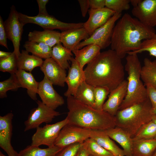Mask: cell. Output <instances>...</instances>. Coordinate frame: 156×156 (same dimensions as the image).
Returning a JSON list of instances; mask_svg holds the SVG:
<instances>
[{"label":"cell","instance_id":"1","mask_svg":"<svg viewBox=\"0 0 156 156\" xmlns=\"http://www.w3.org/2000/svg\"><path fill=\"white\" fill-rule=\"evenodd\" d=\"M121 59L111 49L101 52L84 70L85 81L94 87H106L110 92L125 80Z\"/></svg>","mask_w":156,"mask_h":156},{"label":"cell","instance_id":"2","mask_svg":"<svg viewBox=\"0 0 156 156\" xmlns=\"http://www.w3.org/2000/svg\"><path fill=\"white\" fill-rule=\"evenodd\" d=\"M154 28L147 26L129 14H125L115 25L110 44L111 49L121 59L138 50L142 42L155 34Z\"/></svg>","mask_w":156,"mask_h":156},{"label":"cell","instance_id":"3","mask_svg":"<svg viewBox=\"0 0 156 156\" xmlns=\"http://www.w3.org/2000/svg\"><path fill=\"white\" fill-rule=\"evenodd\" d=\"M68 123L90 130H105L116 127L115 116L98 110L77 100L67 97Z\"/></svg>","mask_w":156,"mask_h":156},{"label":"cell","instance_id":"4","mask_svg":"<svg viewBox=\"0 0 156 156\" xmlns=\"http://www.w3.org/2000/svg\"><path fill=\"white\" fill-rule=\"evenodd\" d=\"M126 60L125 69L128 75L127 91L119 110L142 103L148 99L146 86L141 78L142 66L138 54H128Z\"/></svg>","mask_w":156,"mask_h":156},{"label":"cell","instance_id":"5","mask_svg":"<svg viewBox=\"0 0 156 156\" xmlns=\"http://www.w3.org/2000/svg\"><path fill=\"white\" fill-rule=\"evenodd\" d=\"M152 107L148 99L142 103L118 110L115 116L116 126L132 138L144 125L152 120Z\"/></svg>","mask_w":156,"mask_h":156},{"label":"cell","instance_id":"6","mask_svg":"<svg viewBox=\"0 0 156 156\" xmlns=\"http://www.w3.org/2000/svg\"><path fill=\"white\" fill-rule=\"evenodd\" d=\"M121 15L122 13H115L105 23L95 30L88 38L80 42L75 50L80 49L92 44L97 45L101 49H105L110 45L114 28Z\"/></svg>","mask_w":156,"mask_h":156},{"label":"cell","instance_id":"7","mask_svg":"<svg viewBox=\"0 0 156 156\" xmlns=\"http://www.w3.org/2000/svg\"><path fill=\"white\" fill-rule=\"evenodd\" d=\"M18 14L19 21L24 26L26 24L31 23L39 25L44 29L53 30L57 29L62 31L83 27L84 23H66L61 21L49 15L38 14L33 16L18 12Z\"/></svg>","mask_w":156,"mask_h":156},{"label":"cell","instance_id":"8","mask_svg":"<svg viewBox=\"0 0 156 156\" xmlns=\"http://www.w3.org/2000/svg\"><path fill=\"white\" fill-rule=\"evenodd\" d=\"M68 123L66 117L64 120L54 124L38 127L32 136L31 145L38 146L43 145L48 147L54 146L61 130Z\"/></svg>","mask_w":156,"mask_h":156},{"label":"cell","instance_id":"9","mask_svg":"<svg viewBox=\"0 0 156 156\" xmlns=\"http://www.w3.org/2000/svg\"><path fill=\"white\" fill-rule=\"evenodd\" d=\"M91 130L68 123L61 130L55 145L63 148L76 143L82 144L90 138Z\"/></svg>","mask_w":156,"mask_h":156},{"label":"cell","instance_id":"10","mask_svg":"<svg viewBox=\"0 0 156 156\" xmlns=\"http://www.w3.org/2000/svg\"><path fill=\"white\" fill-rule=\"evenodd\" d=\"M38 106L30 111L27 119L24 122V131L36 129L42 123L51 122L55 117L61 114L44 104L42 101H37Z\"/></svg>","mask_w":156,"mask_h":156},{"label":"cell","instance_id":"11","mask_svg":"<svg viewBox=\"0 0 156 156\" xmlns=\"http://www.w3.org/2000/svg\"><path fill=\"white\" fill-rule=\"evenodd\" d=\"M18 13L12 5L8 18L4 22L8 39L12 42L14 51L18 58L21 53L20 47L24 26L19 21Z\"/></svg>","mask_w":156,"mask_h":156},{"label":"cell","instance_id":"12","mask_svg":"<svg viewBox=\"0 0 156 156\" xmlns=\"http://www.w3.org/2000/svg\"><path fill=\"white\" fill-rule=\"evenodd\" d=\"M131 13L145 25L152 28L156 26V0H141L133 8Z\"/></svg>","mask_w":156,"mask_h":156},{"label":"cell","instance_id":"13","mask_svg":"<svg viewBox=\"0 0 156 156\" xmlns=\"http://www.w3.org/2000/svg\"><path fill=\"white\" fill-rule=\"evenodd\" d=\"M53 84L44 76L43 79L39 82L37 94L42 102L49 107L55 110L63 105L64 101L53 88Z\"/></svg>","mask_w":156,"mask_h":156},{"label":"cell","instance_id":"14","mask_svg":"<svg viewBox=\"0 0 156 156\" xmlns=\"http://www.w3.org/2000/svg\"><path fill=\"white\" fill-rule=\"evenodd\" d=\"M13 116L10 112L0 116V146L8 156H19L18 153L14 149L11 144Z\"/></svg>","mask_w":156,"mask_h":156},{"label":"cell","instance_id":"15","mask_svg":"<svg viewBox=\"0 0 156 156\" xmlns=\"http://www.w3.org/2000/svg\"><path fill=\"white\" fill-rule=\"evenodd\" d=\"M40 70L53 85L62 87L64 86L67 76L66 70L51 58L45 59L40 67Z\"/></svg>","mask_w":156,"mask_h":156},{"label":"cell","instance_id":"16","mask_svg":"<svg viewBox=\"0 0 156 156\" xmlns=\"http://www.w3.org/2000/svg\"><path fill=\"white\" fill-rule=\"evenodd\" d=\"M70 61L71 65L68 69L65 79L68 89L64 95L67 97L71 96L74 97L79 86L85 81L84 70L81 67L75 58L73 57Z\"/></svg>","mask_w":156,"mask_h":156},{"label":"cell","instance_id":"17","mask_svg":"<svg viewBox=\"0 0 156 156\" xmlns=\"http://www.w3.org/2000/svg\"><path fill=\"white\" fill-rule=\"evenodd\" d=\"M114 11L106 7L89 11V17L83 23V27L88 32L90 36L94 31L105 23L115 13Z\"/></svg>","mask_w":156,"mask_h":156},{"label":"cell","instance_id":"18","mask_svg":"<svg viewBox=\"0 0 156 156\" xmlns=\"http://www.w3.org/2000/svg\"><path fill=\"white\" fill-rule=\"evenodd\" d=\"M127 85V80L125 79L110 92L107 100L103 105V111L115 116L126 95Z\"/></svg>","mask_w":156,"mask_h":156},{"label":"cell","instance_id":"19","mask_svg":"<svg viewBox=\"0 0 156 156\" xmlns=\"http://www.w3.org/2000/svg\"><path fill=\"white\" fill-rule=\"evenodd\" d=\"M89 36L83 27L70 29L60 33V42L64 47L72 51L82 40H85Z\"/></svg>","mask_w":156,"mask_h":156},{"label":"cell","instance_id":"20","mask_svg":"<svg viewBox=\"0 0 156 156\" xmlns=\"http://www.w3.org/2000/svg\"><path fill=\"white\" fill-rule=\"evenodd\" d=\"M90 138L94 140L101 146L111 152L114 156H125L122 149L120 148L104 131L91 130Z\"/></svg>","mask_w":156,"mask_h":156},{"label":"cell","instance_id":"21","mask_svg":"<svg viewBox=\"0 0 156 156\" xmlns=\"http://www.w3.org/2000/svg\"><path fill=\"white\" fill-rule=\"evenodd\" d=\"M104 131L111 139L121 146L125 156H132L133 139L126 131L116 126Z\"/></svg>","mask_w":156,"mask_h":156},{"label":"cell","instance_id":"22","mask_svg":"<svg viewBox=\"0 0 156 156\" xmlns=\"http://www.w3.org/2000/svg\"><path fill=\"white\" fill-rule=\"evenodd\" d=\"M60 33L52 30L34 31L29 32L28 41L44 43L52 48L60 42Z\"/></svg>","mask_w":156,"mask_h":156},{"label":"cell","instance_id":"23","mask_svg":"<svg viewBox=\"0 0 156 156\" xmlns=\"http://www.w3.org/2000/svg\"><path fill=\"white\" fill-rule=\"evenodd\" d=\"M15 74L21 88H26L31 98L36 100L39 82L36 80L31 73L18 69Z\"/></svg>","mask_w":156,"mask_h":156},{"label":"cell","instance_id":"24","mask_svg":"<svg viewBox=\"0 0 156 156\" xmlns=\"http://www.w3.org/2000/svg\"><path fill=\"white\" fill-rule=\"evenodd\" d=\"M100 48L95 44H90L82 48L72 52L75 55V59L81 67H83L95 58L101 52Z\"/></svg>","mask_w":156,"mask_h":156},{"label":"cell","instance_id":"25","mask_svg":"<svg viewBox=\"0 0 156 156\" xmlns=\"http://www.w3.org/2000/svg\"><path fill=\"white\" fill-rule=\"evenodd\" d=\"M132 156H153L156 150V139L133 140Z\"/></svg>","mask_w":156,"mask_h":156},{"label":"cell","instance_id":"26","mask_svg":"<svg viewBox=\"0 0 156 156\" xmlns=\"http://www.w3.org/2000/svg\"><path fill=\"white\" fill-rule=\"evenodd\" d=\"M43 62L42 59L30 55L26 50H22L18 58V69L31 73L35 68L40 67Z\"/></svg>","mask_w":156,"mask_h":156},{"label":"cell","instance_id":"27","mask_svg":"<svg viewBox=\"0 0 156 156\" xmlns=\"http://www.w3.org/2000/svg\"><path fill=\"white\" fill-rule=\"evenodd\" d=\"M72 52L60 42L52 47L51 58L63 68L67 69L70 66L68 62L73 57Z\"/></svg>","mask_w":156,"mask_h":156},{"label":"cell","instance_id":"28","mask_svg":"<svg viewBox=\"0 0 156 156\" xmlns=\"http://www.w3.org/2000/svg\"><path fill=\"white\" fill-rule=\"evenodd\" d=\"M141 78L144 85H150L156 89V60L148 58L144 60L140 72Z\"/></svg>","mask_w":156,"mask_h":156},{"label":"cell","instance_id":"29","mask_svg":"<svg viewBox=\"0 0 156 156\" xmlns=\"http://www.w3.org/2000/svg\"><path fill=\"white\" fill-rule=\"evenodd\" d=\"M94 88V87L84 81L79 86L74 97L79 101L93 107L95 101Z\"/></svg>","mask_w":156,"mask_h":156},{"label":"cell","instance_id":"30","mask_svg":"<svg viewBox=\"0 0 156 156\" xmlns=\"http://www.w3.org/2000/svg\"><path fill=\"white\" fill-rule=\"evenodd\" d=\"M62 148L55 145L45 148L32 145L27 146L18 153L19 156H55Z\"/></svg>","mask_w":156,"mask_h":156},{"label":"cell","instance_id":"31","mask_svg":"<svg viewBox=\"0 0 156 156\" xmlns=\"http://www.w3.org/2000/svg\"><path fill=\"white\" fill-rule=\"evenodd\" d=\"M23 46L29 53L40 58L46 59L51 57L52 48L44 43L28 40Z\"/></svg>","mask_w":156,"mask_h":156},{"label":"cell","instance_id":"32","mask_svg":"<svg viewBox=\"0 0 156 156\" xmlns=\"http://www.w3.org/2000/svg\"><path fill=\"white\" fill-rule=\"evenodd\" d=\"M83 144L89 155L92 156H114L91 138L85 140Z\"/></svg>","mask_w":156,"mask_h":156},{"label":"cell","instance_id":"33","mask_svg":"<svg viewBox=\"0 0 156 156\" xmlns=\"http://www.w3.org/2000/svg\"><path fill=\"white\" fill-rule=\"evenodd\" d=\"M10 77L0 82V98L3 99L7 97V92L11 90L16 91L21 88L17 79L15 73L11 74Z\"/></svg>","mask_w":156,"mask_h":156},{"label":"cell","instance_id":"34","mask_svg":"<svg viewBox=\"0 0 156 156\" xmlns=\"http://www.w3.org/2000/svg\"><path fill=\"white\" fill-rule=\"evenodd\" d=\"M156 137V124L152 120L145 124L132 138L133 140L150 139Z\"/></svg>","mask_w":156,"mask_h":156},{"label":"cell","instance_id":"35","mask_svg":"<svg viewBox=\"0 0 156 156\" xmlns=\"http://www.w3.org/2000/svg\"><path fill=\"white\" fill-rule=\"evenodd\" d=\"M17 61L18 57L14 51L9 56L0 59V71L10 74L15 73L18 70Z\"/></svg>","mask_w":156,"mask_h":156},{"label":"cell","instance_id":"36","mask_svg":"<svg viewBox=\"0 0 156 156\" xmlns=\"http://www.w3.org/2000/svg\"><path fill=\"white\" fill-rule=\"evenodd\" d=\"M144 52H148L150 56L156 57V33L150 38L143 40L138 50L128 54H138Z\"/></svg>","mask_w":156,"mask_h":156},{"label":"cell","instance_id":"37","mask_svg":"<svg viewBox=\"0 0 156 156\" xmlns=\"http://www.w3.org/2000/svg\"><path fill=\"white\" fill-rule=\"evenodd\" d=\"M110 91L107 88L101 86L95 87V101L93 108L98 110H102L103 105Z\"/></svg>","mask_w":156,"mask_h":156},{"label":"cell","instance_id":"38","mask_svg":"<svg viewBox=\"0 0 156 156\" xmlns=\"http://www.w3.org/2000/svg\"><path fill=\"white\" fill-rule=\"evenodd\" d=\"M130 3V0H105V7L120 13L129 9Z\"/></svg>","mask_w":156,"mask_h":156},{"label":"cell","instance_id":"39","mask_svg":"<svg viewBox=\"0 0 156 156\" xmlns=\"http://www.w3.org/2000/svg\"><path fill=\"white\" fill-rule=\"evenodd\" d=\"M82 144L75 143L62 149L55 156H76Z\"/></svg>","mask_w":156,"mask_h":156},{"label":"cell","instance_id":"40","mask_svg":"<svg viewBox=\"0 0 156 156\" xmlns=\"http://www.w3.org/2000/svg\"><path fill=\"white\" fill-rule=\"evenodd\" d=\"M7 35L4 23L0 16V44L8 49L7 44Z\"/></svg>","mask_w":156,"mask_h":156},{"label":"cell","instance_id":"41","mask_svg":"<svg viewBox=\"0 0 156 156\" xmlns=\"http://www.w3.org/2000/svg\"><path fill=\"white\" fill-rule=\"evenodd\" d=\"M148 98L153 109L156 108V89L150 85H145Z\"/></svg>","mask_w":156,"mask_h":156},{"label":"cell","instance_id":"42","mask_svg":"<svg viewBox=\"0 0 156 156\" xmlns=\"http://www.w3.org/2000/svg\"><path fill=\"white\" fill-rule=\"evenodd\" d=\"M88 2L90 9H100L105 6V0H88Z\"/></svg>","mask_w":156,"mask_h":156},{"label":"cell","instance_id":"43","mask_svg":"<svg viewBox=\"0 0 156 156\" xmlns=\"http://www.w3.org/2000/svg\"><path fill=\"white\" fill-rule=\"evenodd\" d=\"M37 2L39 7L38 15H48L46 8V5L49 2L48 0H37Z\"/></svg>","mask_w":156,"mask_h":156},{"label":"cell","instance_id":"44","mask_svg":"<svg viewBox=\"0 0 156 156\" xmlns=\"http://www.w3.org/2000/svg\"><path fill=\"white\" fill-rule=\"evenodd\" d=\"M81 14L83 17H85L88 11L90 6L88 0H78Z\"/></svg>","mask_w":156,"mask_h":156},{"label":"cell","instance_id":"45","mask_svg":"<svg viewBox=\"0 0 156 156\" xmlns=\"http://www.w3.org/2000/svg\"><path fill=\"white\" fill-rule=\"evenodd\" d=\"M89 154L83 143L76 156H88Z\"/></svg>","mask_w":156,"mask_h":156},{"label":"cell","instance_id":"46","mask_svg":"<svg viewBox=\"0 0 156 156\" xmlns=\"http://www.w3.org/2000/svg\"><path fill=\"white\" fill-rule=\"evenodd\" d=\"M12 52H5L2 51H0V59L9 56Z\"/></svg>","mask_w":156,"mask_h":156},{"label":"cell","instance_id":"47","mask_svg":"<svg viewBox=\"0 0 156 156\" xmlns=\"http://www.w3.org/2000/svg\"><path fill=\"white\" fill-rule=\"evenodd\" d=\"M141 0H131L130 3L132 5L133 7L137 6L140 2Z\"/></svg>","mask_w":156,"mask_h":156},{"label":"cell","instance_id":"48","mask_svg":"<svg viewBox=\"0 0 156 156\" xmlns=\"http://www.w3.org/2000/svg\"><path fill=\"white\" fill-rule=\"evenodd\" d=\"M152 120L156 124V114L153 115Z\"/></svg>","mask_w":156,"mask_h":156},{"label":"cell","instance_id":"49","mask_svg":"<svg viewBox=\"0 0 156 156\" xmlns=\"http://www.w3.org/2000/svg\"><path fill=\"white\" fill-rule=\"evenodd\" d=\"M152 112L153 115L156 114V108L153 109L152 110Z\"/></svg>","mask_w":156,"mask_h":156},{"label":"cell","instance_id":"50","mask_svg":"<svg viewBox=\"0 0 156 156\" xmlns=\"http://www.w3.org/2000/svg\"><path fill=\"white\" fill-rule=\"evenodd\" d=\"M0 156H6L4 155L1 151H0Z\"/></svg>","mask_w":156,"mask_h":156},{"label":"cell","instance_id":"51","mask_svg":"<svg viewBox=\"0 0 156 156\" xmlns=\"http://www.w3.org/2000/svg\"><path fill=\"white\" fill-rule=\"evenodd\" d=\"M153 156H156V150L155 151Z\"/></svg>","mask_w":156,"mask_h":156},{"label":"cell","instance_id":"52","mask_svg":"<svg viewBox=\"0 0 156 156\" xmlns=\"http://www.w3.org/2000/svg\"><path fill=\"white\" fill-rule=\"evenodd\" d=\"M88 156H92L90 155H89Z\"/></svg>","mask_w":156,"mask_h":156},{"label":"cell","instance_id":"53","mask_svg":"<svg viewBox=\"0 0 156 156\" xmlns=\"http://www.w3.org/2000/svg\"><path fill=\"white\" fill-rule=\"evenodd\" d=\"M155 138L156 139V137H155Z\"/></svg>","mask_w":156,"mask_h":156}]
</instances>
